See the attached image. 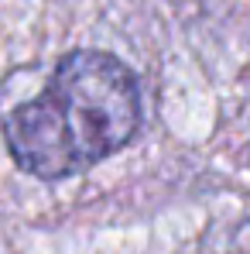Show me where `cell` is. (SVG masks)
Segmentation results:
<instances>
[{
	"label": "cell",
	"instance_id": "obj_1",
	"mask_svg": "<svg viewBox=\"0 0 250 254\" xmlns=\"http://www.w3.org/2000/svg\"><path fill=\"white\" fill-rule=\"evenodd\" d=\"M137 127L141 89L134 72L106 52H72L42 96L7 117L3 137L24 172L62 179L110 158Z\"/></svg>",
	"mask_w": 250,
	"mask_h": 254
}]
</instances>
